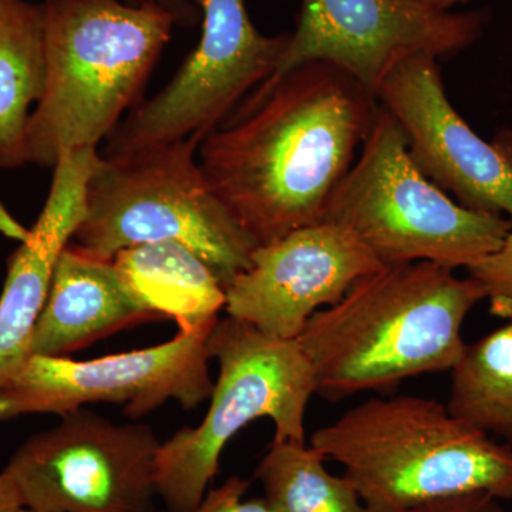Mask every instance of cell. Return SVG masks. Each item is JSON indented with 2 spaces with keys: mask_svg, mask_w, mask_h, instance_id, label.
I'll return each mask as SVG.
<instances>
[{
  "mask_svg": "<svg viewBox=\"0 0 512 512\" xmlns=\"http://www.w3.org/2000/svg\"><path fill=\"white\" fill-rule=\"evenodd\" d=\"M379 101L349 73L306 62L275 73L198 148L205 178L256 245L325 220Z\"/></svg>",
  "mask_w": 512,
  "mask_h": 512,
  "instance_id": "obj_1",
  "label": "cell"
},
{
  "mask_svg": "<svg viewBox=\"0 0 512 512\" xmlns=\"http://www.w3.org/2000/svg\"><path fill=\"white\" fill-rule=\"evenodd\" d=\"M481 301L474 279L433 262L386 265L365 276L342 301L315 313L298 338L316 394L340 402L451 372L467 346L464 322Z\"/></svg>",
  "mask_w": 512,
  "mask_h": 512,
  "instance_id": "obj_2",
  "label": "cell"
},
{
  "mask_svg": "<svg viewBox=\"0 0 512 512\" xmlns=\"http://www.w3.org/2000/svg\"><path fill=\"white\" fill-rule=\"evenodd\" d=\"M45 89L26 133L28 164L99 148L133 109L177 26L126 0H45Z\"/></svg>",
  "mask_w": 512,
  "mask_h": 512,
  "instance_id": "obj_3",
  "label": "cell"
},
{
  "mask_svg": "<svg viewBox=\"0 0 512 512\" xmlns=\"http://www.w3.org/2000/svg\"><path fill=\"white\" fill-rule=\"evenodd\" d=\"M309 444L345 468L369 512L480 491L512 501V448L429 397H373L319 427Z\"/></svg>",
  "mask_w": 512,
  "mask_h": 512,
  "instance_id": "obj_4",
  "label": "cell"
},
{
  "mask_svg": "<svg viewBox=\"0 0 512 512\" xmlns=\"http://www.w3.org/2000/svg\"><path fill=\"white\" fill-rule=\"evenodd\" d=\"M190 137L123 157H103L87 183L86 215L74 232L80 251L113 261L124 249L178 242L227 286L251 265L258 245L205 178Z\"/></svg>",
  "mask_w": 512,
  "mask_h": 512,
  "instance_id": "obj_5",
  "label": "cell"
},
{
  "mask_svg": "<svg viewBox=\"0 0 512 512\" xmlns=\"http://www.w3.org/2000/svg\"><path fill=\"white\" fill-rule=\"evenodd\" d=\"M323 221L348 229L383 265L433 262L454 271L497 251L512 229L508 218L468 210L424 177L380 104Z\"/></svg>",
  "mask_w": 512,
  "mask_h": 512,
  "instance_id": "obj_6",
  "label": "cell"
},
{
  "mask_svg": "<svg viewBox=\"0 0 512 512\" xmlns=\"http://www.w3.org/2000/svg\"><path fill=\"white\" fill-rule=\"evenodd\" d=\"M208 352L220 365L200 426L161 443L156 494L170 512H192L220 468L222 450L258 419L275 426V441L306 443V410L316 394L311 360L298 339L265 335L242 320L218 319Z\"/></svg>",
  "mask_w": 512,
  "mask_h": 512,
  "instance_id": "obj_7",
  "label": "cell"
},
{
  "mask_svg": "<svg viewBox=\"0 0 512 512\" xmlns=\"http://www.w3.org/2000/svg\"><path fill=\"white\" fill-rule=\"evenodd\" d=\"M198 45L167 86L138 104L106 140L103 157H123L185 140H204L281 66L291 32L266 36L245 0H194Z\"/></svg>",
  "mask_w": 512,
  "mask_h": 512,
  "instance_id": "obj_8",
  "label": "cell"
},
{
  "mask_svg": "<svg viewBox=\"0 0 512 512\" xmlns=\"http://www.w3.org/2000/svg\"><path fill=\"white\" fill-rule=\"evenodd\" d=\"M160 446L147 424H116L83 407L29 437L3 471L32 510L150 512Z\"/></svg>",
  "mask_w": 512,
  "mask_h": 512,
  "instance_id": "obj_9",
  "label": "cell"
},
{
  "mask_svg": "<svg viewBox=\"0 0 512 512\" xmlns=\"http://www.w3.org/2000/svg\"><path fill=\"white\" fill-rule=\"evenodd\" d=\"M215 325L178 330L153 348L94 360L30 356L18 372L0 383V423L29 414H64L87 404L113 403L137 420L168 400L184 410L210 399L208 336Z\"/></svg>",
  "mask_w": 512,
  "mask_h": 512,
  "instance_id": "obj_10",
  "label": "cell"
},
{
  "mask_svg": "<svg viewBox=\"0 0 512 512\" xmlns=\"http://www.w3.org/2000/svg\"><path fill=\"white\" fill-rule=\"evenodd\" d=\"M487 22L481 10L434 12L406 0H302L278 72L332 63L376 97L397 63L414 55H457L480 39Z\"/></svg>",
  "mask_w": 512,
  "mask_h": 512,
  "instance_id": "obj_11",
  "label": "cell"
},
{
  "mask_svg": "<svg viewBox=\"0 0 512 512\" xmlns=\"http://www.w3.org/2000/svg\"><path fill=\"white\" fill-rule=\"evenodd\" d=\"M376 99L402 128L424 177L468 210L512 221V134L490 143L448 99L439 59L406 57L390 70Z\"/></svg>",
  "mask_w": 512,
  "mask_h": 512,
  "instance_id": "obj_12",
  "label": "cell"
},
{
  "mask_svg": "<svg viewBox=\"0 0 512 512\" xmlns=\"http://www.w3.org/2000/svg\"><path fill=\"white\" fill-rule=\"evenodd\" d=\"M383 266L348 229L318 222L256 247L225 289L224 311L272 338L298 339L315 313Z\"/></svg>",
  "mask_w": 512,
  "mask_h": 512,
  "instance_id": "obj_13",
  "label": "cell"
},
{
  "mask_svg": "<svg viewBox=\"0 0 512 512\" xmlns=\"http://www.w3.org/2000/svg\"><path fill=\"white\" fill-rule=\"evenodd\" d=\"M99 160V148L60 154L39 218L9 256L0 295V383L29 359L30 339L49 295L57 259L86 215L87 183Z\"/></svg>",
  "mask_w": 512,
  "mask_h": 512,
  "instance_id": "obj_14",
  "label": "cell"
},
{
  "mask_svg": "<svg viewBox=\"0 0 512 512\" xmlns=\"http://www.w3.org/2000/svg\"><path fill=\"white\" fill-rule=\"evenodd\" d=\"M157 319L113 261L94 258L70 242L57 259L29 355L69 357L120 330Z\"/></svg>",
  "mask_w": 512,
  "mask_h": 512,
  "instance_id": "obj_15",
  "label": "cell"
},
{
  "mask_svg": "<svg viewBox=\"0 0 512 512\" xmlns=\"http://www.w3.org/2000/svg\"><path fill=\"white\" fill-rule=\"evenodd\" d=\"M140 301L180 330L215 325L227 293L214 271L178 242H154L124 249L113 259Z\"/></svg>",
  "mask_w": 512,
  "mask_h": 512,
  "instance_id": "obj_16",
  "label": "cell"
},
{
  "mask_svg": "<svg viewBox=\"0 0 512 512\" xmlns=\"http://www.w3.org/2000/svg\"><path fill=\"white\" fill-rule=\"evenodd\" d=\"M42 3L0 0V168L28 164L26 133L45 89Z\"/></svg>",
  "mask_w": 512,
  "mask_h": 512,
  "instance_id": "obj_17",
  "label": "cell"
},
{
  "mask_svg": "<svg viewBox=\"0 0 512 512\" xmlns=\"http://www.w3.org/2000/svg\"><path fill=\"white\" fill-rule=\"evenodd\" d=\"M450 373L448 410L512 448V318L467 343Z\"/></svg>",
  "mask_w": 512,
  "mask_h": 512,
  "instance_id": "obj_18",
  "label": "cell"
},
{
  "mask_svg": "<svg viewBox=\"0 0 512 512\" xmlns=\"http://www.w3.org/2000/svg\"><path fill=\"white\" fill-rule=\"evenodd\" d=\"M311 444L272 440L256 467L271 512H369L345 476L325 467Z\"/></svg>",
  "mask_w": 512,
  "mask_h": 512,
  "instance_id": "obj_19",
  "label": "cell"
},
{
  "mask_svg": "<svg viewBox=\"0 0 512 512\" xmlns=\"http://www.w3.org/2000/svg\"><path fill=\"white\" fill-rule=\"evenodd\" d=\"M484 292L491 315L512 318V229L497 251L466 269Z\"/></svg>",
  "mask_w": 512,
  "mask_h": 512,
  "instance_id": "obj_20",
  "label": "cell"
},
{
  "mask_svg": "<svg viewBox=\"0 0 512 512\" xmlns=\"http://www.w3.org/2000/svg\"><path fill=\"white\" fill-rule=\"evenodd\" d=\"M249 484L245 478H228L220 487L205 494L204 500L192 512H271L264 498L245 500Z\"/></svg>",
  "mask_w": 512,
  "mask_h": 512,
  "instance_id": "obj_21",
  "label": "cell"
},
{
  "mask_svg": "<svg viewBox=\"0 0 512 512\" xmlns=\"http://www.w3.org/2000/svg\"><path fill=\"white\" fill-rule=\"evenodd\" d=\"M409 512H505L503 501L488 493L453 495L430 501Z\"/></svg>",
  "mask_w": 512,
  "mask_h": 512,
  "instance_id": "obj_22",
  "label": "cell"
},
{
  "mask_svg": "<svg viewBox=\"0 0 512 512\" xmlns=\"http://www.w3.org/2000/svg\"><path fill=\"white\" fill-rule=\"evenodd\" d=\"M126 2L136 3V5L150 3L167 10L174 16L177 26H183V28H191L201 19L200 9L195 5L194 0H126Z\"/></svg>",
  "mask_w": 512,
  "mask_h": 512,
  "instance_id": "obj_23",
  "label": "cell"
},
{
  "mask_svg": "<svg viewBox=\"0 0 512 512\" xmlns=\"http://www.w3.org/2000/svg\"><path fill=\"white\" fill-rule=\"evenodd\" d=\"M23 507L15 484L5 471L0 473V512H15Z\"/></svg>",
  "mask_w": 512,
  "mask_h": 512,
  "instance_id": "obj_24",
  "label": "cell"
},
{
  "mask_svg": "<svg viewBox=\"0 0 512 512\" xmlns=\"http://www.w3.org/2000/svg\"><path fill=\"white\" fill-rule=\"evenodd\" d=\"M406 2L423 9L434 10V12H451L456 6L466 5L470 0H406Z\"/></svg>",
  "mask_w": 512,
  "mask_h": 512,
  "instance_id": "obj_25",
  "label": "cell"
},
{
  "mask_svg": "<svg viewBox=\"0 0 512 512\" xmlns=\"http://www.w3.org/2000/svg\"><path fill=\"white\" fill-rule=\"evenodd\" d=\"M15 512H42V511H36V510H32V508L22 507V508H19V510L15 511Z\"/></svg>",
  "mask_w": 512,
  "mask_h": 512,
  "instance_id": "obj_26",
  "label": "cell"
}]
</instances>
